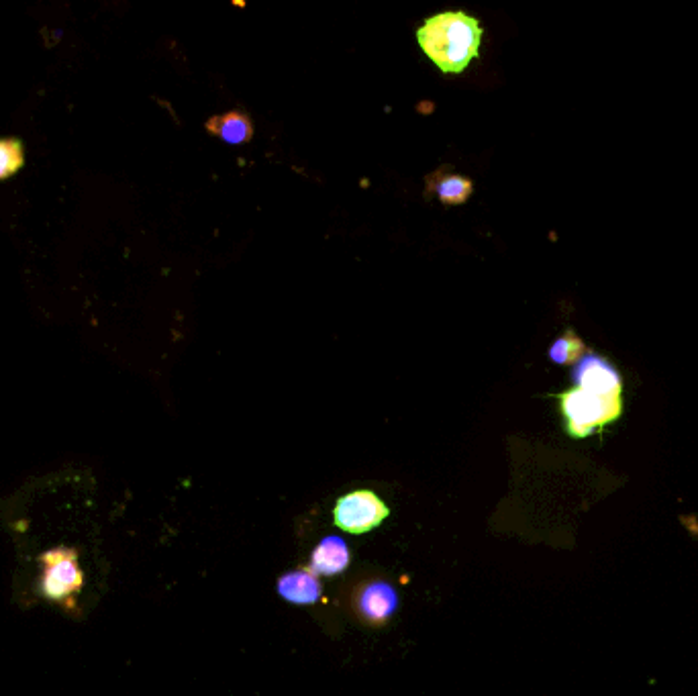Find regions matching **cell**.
Instances as JSON below:
<instances>
[{"label":"cell","instance_id":"obj_1","mask_svg":"<svg viewBox=\"0 0 698 696\" xmlns=\"http://www.w3.org/2000/svg\"><path fill=\"white\" fill-rule=\"evenodd\" d=\"M417 39L423 52L441 72L458 74L478 56L482 29L478 21L466 13H441L431 17L417 31Z\"/></svg>","mask_w":698,"mask_h":696},{"label":"cell","instance_id":"obj_2","mask_svg":"<svg viewBox=\"0 0 698 696\" xmlns=\"http://www.w3.org/2000/svg\"><path fill=\"white\" fill-rule=\"evenodd\" d=\"M84 586V572L74 548L47 550L39 556V592L68 611H76V596Z\"/></svg>","mask_w":698,"mask_h":696},{"label":"cell","instance_id":"obj_3","mask_svg":"<svg viewBox=\"0 0 698 696\" xmlns=\"http://www.w3.org/2000/svg\"><path fill=\"white\" fill-rule=\"evenodd\" d=\"M560 407L568 433L576 439H584L621 417L623 399L621 396L586 392L574 386L560 394Z\"/></svg>","mask_w":698,"mask_h":696},{"label":"cell","instance_id":"obj_4","mask_svg":"<svg viewBox=\"0 0 698 696\" xmlns=\"http://www.w3.org/2000/svg\"><path fill=\"white\" fill-rule=\"evenodd\" d=\"M388 515V507L372 490L343 494L333 509L335 525L352 535H364L376 529L378 525H382V521H386Z\"/></svg>","mask_w":698,"mask_h":696},{"label":"cell","instance_id":"obj_5","mask_svg":"<svg viewBox=\"0 0 698 696\" xmlns=\"http://www.w3.org/2000/svg\"><path fill=\"white\" fill-rule=\"evenodd\" d=\"M572 378L576 388H582L586 392L603 394V396H621L623 382L617 368L605 360L603 356H596L586 352L574 366Z\"/></svg>","mask_w":698,"mask_h":696},{"label":"cell","instance_id":"obj_6","mask_svg":"<svg viewBox=\"0 0 698 696\" xmlns=\"http://www.w3.org/2000/svg\"><path fill=\"white\" fill-rule=\"evenodd\" d=\"M398 607L396 590L384 580L362 584L354 594V609L368 625H384Z\"/></svg>","mask_w":698,"mask_h":696},{"label":"cell","instance_id":"obj_7","mask_svg":"<svg viewBox=\"0 0 698 696\" xmlns=\"http://www.w3.org/2000/svg\"><path fill=\"white\" fill-rule=\"evenodd\" d=\"M278 594L294 605H313L321 599V580L311 568L294 570L280 576Z\"/></svg>","mask_w":698,"mask_h":696},{"label":"cell","instance_id":"obj_8","mask_svg":"<svg viewBox=\"0 0 698 696\" xmlns=\"http://www.w3.org/2000/svg\"><path fill=\"white\" fill-rule=\"evenodd\" d=\"M349 558H352V554H349V548H347V543L337 537V535H331V537H325L317 548L315 552L311 554V564L309 568L319 576H333V574H339L347 568L349 564Z\"/></svg>","mask_w":698,"mask_h":696},{"label":"cell","instance_id":"obj_9","mask_svg":"<svg viewBox=\"0 0 698 696\" xmlns=\"http://www.w3.org/2000/svg\"><path fill=\"white\" fill-rule=\"evenodd\" d=\"M207 131L225 143L241 145L254 137V123L241 111H231L207 121Z\"/></svg>","mask_w":698,"mask_h":696},{"label":"cell","instance_id":"obj_10","mask_svg":"<svg viewBox=\"0 0 698 696\" xmlns=\"http://www.w3.org/2000/svg\"><path fill=\"white\" fill-rule=\"evenodd\" d=\"M429 188L445 205H462L472 194V182L464 176L454 174L429 176Z\"/></svg>","mask_w":698,"mask_h":696},{"label":"cell","instance_id":"obj_11","mask_svg":"<svg viewBox=\"0 0 698 696\" xmlns=\"http://www.w3.org/2000/svg\"><path fill=\"white\" fill-rule=\"evenodd\" d=\"M25 166V145L17 137L0 139V180L15 176Z\"/></svg>","mask_w":698,"mask_h":696},{"label":"cell","instance_id":"obj_12","mask_svg":"<svg viewBox=\"0 0 698 696\" xmlns=\"http://www.w3.org/2000/svg\"><path fill=\"white\" fill-rule=\"evenodd\" d=\"M586 354L584 341L574 333V331H566L562 337H558L554 341V345L550 347V360L554 364L566 366V364H574L578 362L582 356Z\"/></svg>","mask_w":698,"mask_h":696}]
</instances>
